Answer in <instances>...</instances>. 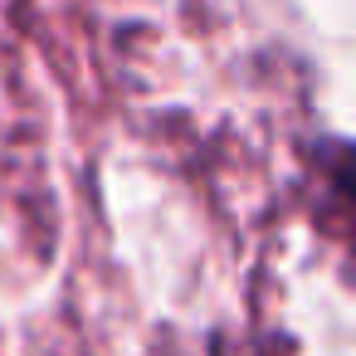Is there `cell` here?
I'll use <instances>...</instances> for the list:
<instances>
[{
    "label": "cell",
    "mask_w": 356,
    "mask_h": 356,
    "mask_svg": "<svg viewBox=\"0 0 356 356\" xmlns=\"http://www.w3.org/2000/svg\"><path fill=\"white\" fill-rule=\"evenodd\" d=\"M215 356H225V351H220V341H215Z\"/></svg>",
    "instance_id": "1"
}]
</instances>
